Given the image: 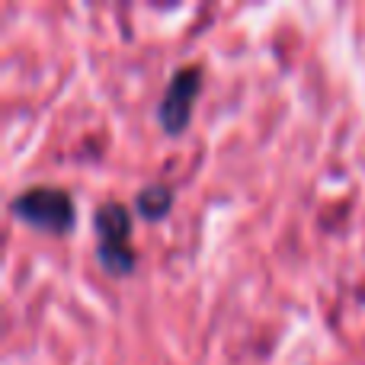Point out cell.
<instances>
[{
    "label": "cell",
    "mask_w": 365,
    "mask_h": 365,
    "mask_svg": "<svg viewBox=\"0 0 365 365\" xmlns=\"http://www.w3.org/2000/svg\"><path fill=\"white\" fill-rule=\"evenodd\" d=\"M170 205H173V189L167 186V182H151V186H145L135 195V208H138V215L148 221L164 218V215L170 212Z\"/></svg>",
    "instance_id": "cell-4"
},
{
    "label": "cell",
    "mask_w": 365,
    "mask_h": 365,
    "mask_svg": "<svg viewBox=\"0 0 365 365\" xmlns=\"http://www.w3.org/2000/svg\"><path fill=\"white\" fill-rule=\"evenodd\" d=\"M202 90V71L199 68H182L173 74L170 87H167L164 100L158 106V122L167 135H182L192 119V103Z\"/></svg>",
    "instance_id": "cell-3"
},
{
    "label": "cell",
    "mask_w": 365,
    "mask_h": 365,
    "mask_svg": "<svg viewBox=\"0 0 365 365\" xmlns=\"http://www.w3.org/2000/svg\"><path fill=\"white\" fill-rule=\"evenodd\" d=\"M93 227L100 234V257L103 269L109 276L122 279L135 269V253L128 247V237H132V215L122 202H106L93 212Z\"/></svg>",
    "instance_id": "cell-2"
},
{
    "label": "cell",
    "mask_w": 365,
    "mask_h": 365,
    "mask_svg": "<svg viewBox=\"0 0 365 365\" xmlns=\"http://www.w3.org/2000/svg\"><path fill=\"white\" fill-rule=\"evenodd\" d=\"M10 215L45 234H68L77 221L74 202L58 186H32L10 202Z\"/></svg>",
    "instance_id": "cell-1"
}]
</instances>
